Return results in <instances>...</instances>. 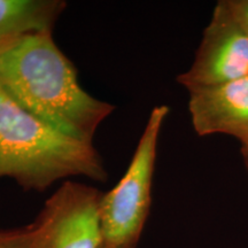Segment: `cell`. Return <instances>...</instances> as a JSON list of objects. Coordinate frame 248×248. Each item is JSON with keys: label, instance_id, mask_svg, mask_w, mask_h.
<instances>
[{"label": "cell", "instance_id": "8992f818", "mask_svg": "<svg viewBox=\"0 0 248 248\" xmlns=\"http://www.w3.org/2000/svg\"><path fill=\"white\" fill-rule=\"evenodd\" d=\"M187 91L191 122L200 137L226 135L248 144V76Z\"/></svg>", "mask_w": 248, "mask_h": 248}, {"label": "cell", "instance_id": "7a4b0ae2", "mask_svg": "<svg viewBox=\"0 0 248 248\" xmlns=\"http://www.w3.org/2000/svg\"><path fill=\"white\" fill-rule=\"evenodd\" d=\"M79 176L99 182L108 177L93 145L58 131L0 88V178L14 179L24 191L43 192Z\"/></svg>", "mask_w": 248, "mask_h": 248}, {"label": "cell", "instance_id": "5b68a950", "mask_svg": "<svg viewBox=\"0 0 248 248\" xmlns=\"http://www.w3.org/2000/svg\"><path fill=\"white\" fill-rule=\"evenodd\" d=\"M248 76V36L226 8L224 0L214 7L194 60L177 77L184 88L221 84Z\"/></svg>", "mask_w": 248, "mask_h": 248}, {"label": "cell", "instance_id": "6da1fadb", "mask_svg": "<svg viewBox=\"0 0 248 248\" xmlns=\"http://www.w3.org/2000/svg\"><path fill=\"white\" fill-rule=\"evenodd\" d=\"M0 88L32 115L88 144L115 109L80 86L52 31L27 33L0 49Z\"/></svg>", "mask_w": 248, "mask_h": 248}, {"label": "cell", "instance_id": "277c9868", "mask_svg": "<svg viewBox=\"0 0 248 248\" xmlns=\"http://www.w3.org/2000/svg\"><path fill=\"white\" fill-rule=\"evenodd\" d=\"M93 186L64 181L33 223L37 248H100V201Z\"/></svg>", "mask_w": 248, "mask_h": 248}, {"label": "cell", "instance_id": "52a82bcc", "mask_svg": "<svg viewBox=\"0 0 248 248\" xmlns=\"http://www.w3.org/2000/svg\"><path fill=\"white\" fill-rule=\"evenodd\" d=\"M66 6L61 0H0V49L27 33L53 31Z\"/></svg>", "mask_w": 248, "mask_h": 248}, {"label": "cell", "instance_id": "30bf717a", "mask_svg": "<svg viewBox=\"0 0 248 248\" xmlns=\"http://www.w3.org/2000/svg\"><path fill=\"white\" fill-rule=\"evenodd\" d=\"M241 155H243L244 164H245V167H246V170L248 172V144L241 146Z\"/></svg>", "mask_w": 248, "mask_h": 248}, {"label": "cell", "instance_id": "ba28073f", "mask_svg": "<svg viewBox=\"0 0 248 248\" xmlns=\"http://www.w3.org/2000/svg\"><path fill=\"white\" fill-rule=\"evenodd\" d=\"M0 248H37L32 224L26 228L0 230Z\"/></svg>", "mask_w": 248, "mask_h": 248}, {"label": "cell", "instance_id": "9c48e42d", "mask_svg": "<svg viewBox=\"0 0 248 248\" xmlns=\"http://www.w3.org/2000/svg\"><path fill=\"white\" fill-rule=\"evenodd\" d=\"M224 4L240 29L248 36V0H224Z\"/></svg>", "mask_w": 248, "mask_h": 248}, {"label": "cell", "instance_id": "3957f363", "mask_svg": "<svg viewBox=\"0 0 248 248\" xmlns=\"http://www.w3.org/2000/svg\"><path fill=\"white\" fill-rule=\"evenodd\" d=\"M169 107L152 109L128 169L100 201V248H136L146 224L161 130Z\"/></svg>", "mask_w": 248, "mask_h": 248}]
</instances>
